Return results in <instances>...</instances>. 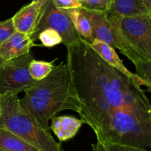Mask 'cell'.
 <instances>
[{"label":"cell","instance_id":"1","mask_svg":"<svg viewBox=\"0 0 151 151\" xmlns=\"http://www.w3.org/2000/svg\"><path fill=\"white\" fill-rule=\"evenodd\" d=\"M66 50L79 115L97 142L150 148L151 106L142 84L109 66L85 40Z\"/></svg>","mask_w":151,"mask_h":151},{"label":"cell","instance_id":"2","mask_svg":"<svg viewBox=\"0 0 151 151\" xmlns=\"http://www.w3.org/2000/svg\"><path fill=\"white\" fill-rule=\"evenodd\" d=\"M24 93L20 105L47 131H50V120L62 111L72 110L78 114L81 111L66 62L55 66L45 78L36 81Z\"/></svg>","mask_w":151,"mask_h":151},{"label":"cell","instance_id":"3","mask_svg":"<svg viewBox=\"0 0 151 151\" xmlns=\"http://www.w3.org/2000/svg\"><path fill=\"white\" fill-rule=\"evenodd\" d=\"M17 94L0 97V127L20 137L39 151H65L60 143L27 113Z\"/></svg>","mask_w":151,"mask_h":151},{"label":"cell","instance_id":"4","mask_svg":"<svg viewBox=\"0 0 151 151\" xmlns=\"http://www.w3.org/2000/svg\"><path fill=\"white\" fill-rule=\"evenodd\" d=\"M107 16L125 43L143 58L151 60V15Z\"/></svg>","mask_w":151,"mask_h":151},{"label":"cell","instance_id":"5","mask_svg":"<svg viewBox=\"0 0 151 151\" xmlns=\"http://www.w3.org/2000/svg\"><path fill=\"white\" fill-rule=\"evenodd\" d=\"M82 10L91 25L93 41L97 40L110 46L114 50L118 49L124 55L132 61L134 66L142 60H146L125 43L109 20L106 13L91 11L83 9H82Z\"/></svg>","mask_w":151,"mask_h":151},{"label":"cell","instance_id":"6","mask_svg":"<svg viewBox=\"0 0 151 151\" xmlns=\"http://www.w3.org/2000/svg\"><path fill=\"white\" fill-rule=\"evenodd\" d=\"M33 59L32 54L28 52L12 60H4L0 67V97L18 95L36 82L29 72V65Z\"/></svg>","mask_w":151,"mask_h":151},{"label":"cell","instance_id":"7","mask_svg":"<svg viewBox=\"0 0 151 151\" xmlns=\"http://www.w3.org/2000/svg\"><path fill=\"white\" fill-rule=\"evenodd\" d=\"M50 28L59 33L62 43L69 48L79 44L83 39L77 32L70 18L64 10H59L49 0L35 32L31 36L34 41L38 39V34L44 29Z\"/></svg>","mask_w":151,"mask_h":151},{"label":"cell","instance_id":"8","mask_svg":"<svg viewBox=\"0 0 151 151\" xmlns=\"http://www.w3.org/2000/svg\"><path fill=\"white\" fill-rule=\"evenodd\" d=\"M44 9L45 7L35 1H31L29 4L22 7L12 17L15 30L32 36L39 23Z\"/></svg>","mask_w":151,"mask_h":151},{"label":"cell","instance_id":"9","mask_svg":"<svg viewBox=\"0 0 151 151\" xmlns=\"http://www.w3.org/2000/svg\"><path fill=\"white\" fill-rule=\"evenodd\" d=\"M38 46L29 35L15 32L9 39L0 45V58L10 60L29 52L32 47Z\"/></svg>","mask_w":151,"mask_h":151},{"label":"cell","instance_id":"10","mask_svg":"<svg viewBox=\"0 0 151 151\" xmlns=\"http://www.w3.org/2000/svg\"><path fill=\"white\" fill-rule=\"evenodd\" d=\"M89 46L109 66H111L114 69H116L121 73L124 74L126 76L135 80L137 82L141 83L143 86H146L147 88L146 83L142 80L140 79L136 74L131 72V71L128 70V68H126L122 60L118 56L117 53L116 52L114 49L112 48L110 46L107 45L105 43L102 42V41H97V40H94L92 42L90 43Z\"/></svg>","mask_w":151,"mask_h":151},{"label":"cell","instance_id":"11","mask_svg":"<svg viewBox=\"0 0 151 151\" xmlns=\"http://www.w3.org/2000/svg\"><path fill=\"white\" fill-rule=\"evenodd\" d=\"M84 124L81 119L72 116H55L51 119L50 130L52 131L60 142L73 138Z\"/></svg>","mask_w":151,"mask_h":151},{"label":"cell","instance_id":"12","mask_svg":"<svg viewBox=\"0 0 151 151\" xmlns=\"http://www.w3.org/2000/svg\"><path fill=\"white\" fill-rule=\"evenodd\" d=\"M106 14L118 17H133L151 15V11L147 10L142 0H111Z\"/></svg>","mask_w":151,"mask_h":151},{"label":"cell","instance_id":"13","mask_svg":"<svg viewBox=\"0 0 151 151\" xmlns=\"http://www.w3.org/2000/svg\"><path fill=\"white\" fill-rule=\"evenodd\" d=\"M0 151H39L10 131L0 127Z\"/></svg>","mask_w":151,"mask_h":151},{"label":"cell","instance_id":"14","mask_svg":"<svg viewBox=\"0 0 151 151\" xmlns=\"http://www.w3.org/2000/svg\"><path fill=\"white\" fill-rule=\"evenodd\" d=\"M69 16L80 36L85 40L86 42H92V32L91 25L88 19L83 13L82 9H72V10H64Z\"/></svg>","mask_w":151,"mask_h":151},{"label":"cell","instance_id":"15","mask_svg":"<svg viewBox=\"0 0 151 151\" xmlns=\"http://www.w3.org/2000/svg\"><path fill=\"white\" fill-rule=\"evenodd\" d=\"M55 60L47 62L33 59L29 65V72L32 79L35 81H39L45 78L54 69L55 66L54 62Z\"/></svg>","mask_w":151,"mask_h":151},{"label":"cell","instance_id":"16","mask_svg":"<svg viewBox=\"0 0 151 151\" xmlns=\"http://www.w3.org/2000/svg\"><path fill=\"white\" fill-rule=\"evenodd\" d=\"M38 39L41 41L42 46L49 48L62 43V38L58 32L50 28H47L41 31L38 34Z\"/></svg>","mask_w":151,"mask_h":151},{"label":"cell","instance_id":"17","mask_svg":"<svg viewBox=\"0 0 151 151\" xmlns=\"http://www.w3.org/2000/svg\"><path fill=\"white\" fill-rule=\"evenodd\" d=\"M81 3L83 10L106 13L111 0H81Z\"/></svg>","mask_w":151,"mask_h":151},{"label":"cell","instance_id":"18","mask_svg":"<svg viewBox=\"0 0 151 151\" xmlns=\"http://www.w3.org/2000/svg\"><path fill=\"white\" fill-rule=\"evenodd\" d=\"M15 32L12 18L0 22V45L9 39Z\"/></svg>","mask_w":151,"mask_h":151},{"label":"cell","instance_id":"19","mask_svg":"<svg viewBox=\"0 0 151 151\" xmlns=\"http://www.w3.org/2000/svg\"><path fill=\"white\" fill-rule=\"evenodd\" d=\"M52 3L59 10H69L82 9L81 0H51Z\"/></svg>","mask_w":151,"mask_h":151},{"label":"cell","instance_id":"20","mask_svg":"<svg viewBox=\"0 0 151 151\" xmlns=\"http://www.w3.org/2000/svg\"><path fill=\"white\" fill-rule=\"evenodd\" d=\"M104 147L109 151H149L145 149H141L132 147V146L122 145L119 144H110L104 146Z\"/></svg>","mask_w":151,"mask_h":151},{"label":"cell","instance_id":"21","mask_svg":"<svg viewBox=\"0 0 151 151\" xmlns=\"http://www.w3.org/2000/svg\"><path fill=\"white\" fill-rule=\"evenodd\" d=\"M32 1H35V2H38L43 7H45V6L47 5V2L49 1V0H32Z\"/></svg>","mask_w":151,"mask_h":151},{"label":"cell","instance_id":"22","mask_svg":"<svg viewBox=\"0 0 151 151\" xmlns=\"http://www.w3.org/2000/svg\"><path fill=\"white\" fill-rule=\"evenodd\" d=\"M142 2L144 3L145 5L147 8V10L151 11V0H142Z\"/></svg>","mask_w":151,"mask_h":151},{"label":"cell","instance_id":"23","mask_svg":"<svg viewBox=\"0 0 151 151\" xmlns=\"http://www.w3.org/2000/svg\"><path fill=\"white\" fill-rule=\"evenodd\" d=\"M3 62H4V60H1V59L0 58V67H1V64H2V63H3Z\"/></svg>","mask_w":151,"mask_h":151}]
</instances>
